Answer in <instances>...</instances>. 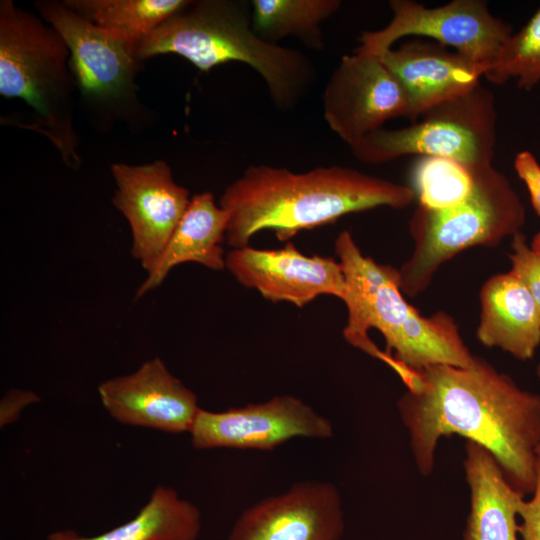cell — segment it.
I'll return each instance as SVG.
<instances>
[{"label": "cell", "instance_id": "7402d4cb", "mask_svg": "<svg viewBox=\"0 0 540 540\" xmlns=\"http://www.w3.org/2000/svg\"><path fill=\"white\" fill-rule=\"evenodd\" d=\"M341 4L339 0H253L252 28L271 43L292 36L309 48L323 49L321 25Z\"/></svg>", "mask_w": 540, "mask_h": 540}, {"label": "cell", "instance_id": "d4e9b609", "mask_svg": "<svg viewBox=\"0 0 540 540\" xmlns=\"http://www.w3.org/2000/svg\"><path fill=\"white\" fill-rule=\"evenodd\" d=\"M510 249L509 271L524 284L540 312V254L528 245L521 231L512 236Z\"/></svg>", "mask_w": 540, "mask_h": 540}, {"label": "cell", "instance_id": "9c48e42d", "mask_svg": "<svg viewBox=\"0 0 540 540\" xmlns=\"http://www.w3.org/2000/svg\"><path fill=\"white\" fill-rule=\"evenodd\" d=\"M389 6L390 22L382 29L363 32L359 48L378 55L405 36H425L490 67L513 33L512 27L495 17L483 0H453L435 8L411 0H391Z\"/></svg>", "mask_w": 540, "mask_h": 540}, {"label": "cell", "instance_id": "4dcf8cb0", "mask_svg": "<svg viewBox=\"0 0 540 540\" xmlns=\"http://www.w3.org/2000/svg\"><path fill=\"white\" fill-rule=\"evenodd\" d=\"M536 454H537V456H540V445L536 449Z\"/></svg>", "mask_w": 540, "mask_h": 540}, {"label": "cell", "instance_id": "d6986e66", "mask_svg": "<svg viewBox=\"0 0 540 540\" xmlns=\"http://www.w3.org/2000/svg\"><path fill=\"white\" fill-rule=\"evenodd\" d=\"M229 219V212L217 205L212 193L191 197L158 261L139 286L136 298L158 287L175 266L183 263L225 269L226 254L221 243L226 240Z\"/></svg>", "mask_w": 540, "mask_h": 540}, {"label": "cell", "instance_id": "83f0119b", "mask_svg": "<svg viewBox=\"0 0 540 540\" xmlns=\"http://www.w3.org/2000/svg\"><path fill=\"white\" fill-rule=\"evenodd\" d=\"M39 400L38 395L30 390L12 389L5 393L0 403V426L15 422L23 409Z\"/></svg>", "mask_w": 540, "mask_h": 540}, {"label": "cell", "instance_id": "e0dca14e", "mask_svg": "<svg viewBox=\"0 0 540 540\" xmlns=\"http://www.w3.org/2000/svg\"><path fill=\"white\" fill-rule=\"evenodd\" d=\"M477 340L514 358H533L540 345V312L524 284L512 272L488 278L479 292Z\"/></svg>", "mask_w": 540, "mask_h": 540}, {"label": "cell", "instance_id": "9a60e30c", "mask_svg": "<svg viewBox=\"0 0 540 540\" xmlns=\"http://www.w3.org/2000/svg\"><path fill=\"white\" fill-rule=\"evenodd\" d=\"M98 394L119 423L172 434L189 433L200 410L196 394L159 357L133 373L102 382Z\"/></svg>", "mask_w": 540, "mask_h": 540}, {"label": "cell", "instance_id": "f1b7e54d", "mask_svg": "<svg viewBox=\"0 0 540 540\" xmlns=\"http://www.w3.org/2000/svg\"><path fill=\"white\" fill-rule=\"evenodd\" d=\"M531 248L540 254V231L534 235L530 243Z\"/></svg>", "mask_w": 540, "mask_h": 540}, {"label": "cell", "instance_id": "484cf974", "mask_svg": "<svg viewBox=\"0 0 540 540\" xmlns=\"http://www.w3.org/2000/svg\"><path fill=\"white\" fill-rule=\"evenodd\" d=\"M519 535L521 540H540V456L537 459V480L529 500L523 499L519 506Z\"/></svg>", "mask_w": 540, "mask_h": 540}, {"label": "cell", "instance_id": "603a6c76", "mask_svg": "<svg viewBox=\"0 0 540 540\" xmlns=\"http://www.w3.org/2000/svg\"><path fill=\"white\" fill-rule=\"evenodd\" d=\"M484 77L495 84L514 79L525 90L540 83V9L509 36Z\"/></svg>", "mask_w": 540, "mask_h": 540}, {"label": "cell", "instance_id": "ba28073f", "mask_svg": "<svg viewBox=\"0 0 540 540\" xmlns=\"http://www.w3.org/2000/svg\"><path fill=\"white\" fill-rule=\"evenodd\" d=\"M495 145V99L479 84L433 107L407 127L380 128L349 148L358 160L370 164L421 155L450 158L471 169L492 165Z\"/></svg>", "mask_w": 540, "mask_h": 540}, {"label": "cell", "instance_id": "44dd1931", "mask_svg": "<svg viewBox=\"0 0 540 540\" xmlns=\"http://www.w3.org/2000/svg\"><path fill=\"white\" fill-rule=\"evenodd\" d=\"M99 28L139 46L190 0H62Z\"/></svg>", "mask_w": 540, "mask_h": 540}, {"label": "cell", "instance_id": "2e32d148", "mask_svg": "<svg viewBox=\"0 0 540 540\" xmlns=\"http://www.w3.org/2000/svg\"><path fill=\"white\" fill-rule=\"evenodd\" d=\"M407 94L405 118L416 121L433 107L460 97L480 84L489 69L439 43L413 40L378 54Z\"/></svg>", "mask_w": 540, "mask_h": 540}, {"label": "cell", "instance_id": "ffe728a7", "mask_svg": "<svg viewBox=\"0 0 540 540\" xmlns=\"http://www.w3.org/2000/svg\"><path fill=\"white\" fill-rule=\"evenodd\" d=\"M201 514L172 487L157 486L135 517L104 533L82 536L73 530L56 531L47 540H197Z\"/></svg>", "mask_w": 540, "mask_h": 540}, {"label": "cell", "instance_id": "cb8c5ba5", "mask_svg": "<svg viewBox=\"0 0 540 540\" xmlns=\"http://www.w3.org/2000/svg\"><path fill=\"white\" fill-rule=\"evenodd\" d=\"M419 205L442 210L463 202L473 188L471 170L445 157H423L414 169Z\"/></svg>", "mask_w": 540, "mask_h": 540}, {"label": "cell", "instance_id": "7c38bea8", "mask_svg": "<svg viewBox=\"0 0 540 540\" xmlns=\"http://www.w3.org/2000/svg\"><path fill=\"white\" fill-rule=\"evenodd\" d=\"M111 173L116 184L113 205L131 230V255L148 273L184 215L191 200L189 191L175 182L163 160L114 163Z\"/></svg>", "mask_w": 540, "mask_h": 540}, {"label": "cell", "instance_id": "8992f818", "mask_svg": "<svg viewBox=\"0 0 540 540\" xmlns=\"http://www.w3.org/2000/svg\"><path fill=\"white\" fill-rule=\"evenodd\" d=\"M470 170L473 188L463 202L442 210L419 205L413 213V251L398 269L404 295L425 291L440 267L463 250L495 247L521 231L525 208L508 178L492 165Z\"/></svg>", "mask_w": 540, "mask_h": 540}, {"label": "cell", "instance_id": "7a4b0ae2", "mask_svg": "<svg viewBox=\"0 0 540 540\" xmlns=\"http://www.w3.org/2000/svg\"><path fill=\"white\" fill-rule=\"evenodd\" d=\"M415 197L412 187L345 166L296 173L260 164L248 166L224 190L219 205L229 212L226 242L235 249L263 230L288 241L350 213L408 207Z\"/></svg>", "mask_w": 540, "mask_h": 540}, {"label": "cell", "instance_id": "4316f807", "mask_svg": "<svg viewBox=\"0 0 540 540\" xmlns=\"http://www.w3.org/2000/svg\"><path fill=\"white\" fill-rule=\"evenodd\" d=\"M514 169L525 183L532 207L540 216V164L530 151L519 152L514 159Z\"/></svg>", "mask_w": 540, "mask_h": 540}, {"label": "cell", "instance_id": "52a82bcc", "mask_svg": "<svg viewBox=\"0 0 540 540\" xmlns=\"http://www.w3.org/2000/svg\"><path fill=\"white\" fill-rule=\"evenodd\" d=\"M33 5L68 47L75 89L91 125L105 132L119 123L130 129L148 124L149 110L136 81L144 62L138 46L92 24L62 1L37 0Z\"/></svg>", "mask_w": 540, "mask_h": 540}, {"label": "cell", "instance_id": "277c9868", "mask_svg": "<svg viewBox=\"0 0 540 540\" xmlns=\"http://www.w3.org/2000/svg\"><path fill=\"white\" fill-rule=\"evenodd\" d=\"M142 60L177 54L202 72L241 62L265 81L279 110L292 109L317 77L299 50L263 40L252 28L251 4L239 0L191 1L138 46Z\"/></svg>", "mask_w": 540, "mask_h": 540}, {"label": "cell", "instance_id": "f546056e", "mask_svg": "<svg viewBox=\"0 0 540 540\" xmlns=\"http://www.w3.org/2000/svg\"><path fill=\"white\" fill-rule=\"evenodd\" d=\"M536 376L540 380V362L538 363V365L536 367Z\"/></svg>", "mask_w": 540, "mask_h": 540}, {"label": "cell", "instance_id": "ac0fdd59", "mask_svg": "<svg viewBox=\"0 0 540 540\" xmlns=\"http://www.w3.org/2000/svg\"><path fill=\"white\" fill-rule=\"evenodd\" d=\"M463 466L470 490L464 540H519L517 518L524 496L509 484L496 459L466 440Z\"/></svg>", "mask_w": 540, "mask_h": 540}, {"label": "cell", "instance_id": "4fadbf2b", "mask_svg": "<svg viewBox=\"0 0 540 540\" xmlns=\"http://www.w3.org/2000/svg\"><path fill=\"white\" fill-rule=\"evenodd\" d=\"M226 269L243 286L257 290L271 302L303 307L321 295L345 299L347 284L339 261L307 256L293 243L280 249L251 246L226 254Z\"/></svg>", "mask_w": 540, "mask_h": 540}, {"label": "cell", "instance_id": "8fae6325", "mask_svg": "<svg viewBox=\"0 0 540 540\" xmlns=\"http://www.w3.org/2000/svg\"><path fill=\"white\" fill-rule=\"evenodd\" d=\"M196 449L272 450L297 437L326 439L331 421L291 395L224 411L200 408L189 431Z\"/></svg>", "mask_w": 540, "mask_h": 540}, {"label": "cell", "instance_id": "5b68a950", "mask_svg": "<svg viewBox=\"0 0 540 540\" xmlns=\"http://www.w3.org/2000/svg\"><path fill=\"white\" fill-rule=\"evenodd\" d=\"M68 47L40 16L0 1V94L31 109L26 129L46 137L63 163L82 164L74 127L75 82Z\"/></svg>", "mask_w": 540, "mask_h": 540}, {"label": "cell", "instance_id": "6da1fadb", "mask_svg": "<svg viewBox=\"0 0 540 540\" xmlns=\"http://www.w3.org/2000/svg\"><path fill=\"white\" fill-rule=\"evenodd\" d=\"M398 376L406 391L397 408L422 476L434 470L439 440L459 434L486 448L521 495L533 494L540 394L522 389L479 356L467 366L435 364Z\"/></svg>", "mask_w": 540, "mask_h": 540}, {"label": "cell", "instance_id": "5bb4252c", "mask_svg": "<svg viewBox=\"0 0 540 540\" xmlns=\"http://www.w3.org/2000/svg\"><path fill=\"white\" fill-rule=\"evenodd\" d=\"M344 530L338 489L306 480L247 508L226 540H340Z\"/></svg>", "mask_w": 540, "mask_h": 540}, {"label": "cell", "instance_id": "3957f363", "mask_svg": "<svg viewBox=\"0 0 540 540\" xmlns=\"http://www.w3.org/2000/svg\"><path fill=\"white\" fill-rule=\"evenodd\" d=\"M335 253L347 284L343 302L348 319L343 335L348 343L377 358L380 349L368 331L378 330L386 344L380 360L394 371L473 362L475 355L465 344L454 317L444 311L420 314L404 298L398 269L365 256L349 230L337 236Z\"/></svg>", "mask_w": 540, "mask_h": 540}, {"label": "cell", "instance_id": "30bf717a", "mask_svg": "<svg viewBox=\"0 0 540 540\" xmlns=\"http://www.w3.org/2000/svg\"><path fill=\"white\" fill-rule=\"evenodd\" d=\"M322 105L327 125L350 147L387 120L405 117L408 101L404 87L380 57L358 47L331 73Z\"/></svg>", "mask_w": 540, "mask_h": 540}]
</instances>
